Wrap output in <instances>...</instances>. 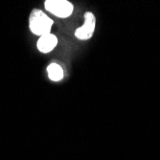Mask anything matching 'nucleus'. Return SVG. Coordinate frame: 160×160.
Returning <instances> with one entry per match:
<instances>
[{
  "label": "nucleus",
  "mask_w": 160,
  "mask_h": 160,
  "mask_svg": "<svg viewBox=\"0 0 160 160\" xmlns=\"http://www.w3.org/2000/svg\"><path fill=\"white\" fill-rule=\"evenodd\" d=\"M58 44V38L53 34H47L41 36L38 40L37 46L41 53H49L51 52Z\"/></svg>",
  "instance_id": "4"
},
{
  "label": "nucleus",
  "mask_w": 160,
  "mask_h": 160,
  "mask_svg": "<svg viewBox=\"0 0 160 160\" xmlns=\"http://www.w3.org/2000/svg\"><path fill=\"white\" fill-rule=\"evenodd\" d=\"M47 73H48L49 79L54 82H59L62 80L63 78V69L62 68L60 64L55 63V62L48 65Z\"/></svg>",
  "instance_id": "5"
},
{
  "label": "nucleus",
  "mask_w": 160,
  "mask_h": 160,
  "mask_svg": "<svg viewBox=\"0 0 160 160\" xmlns=\"http://www.w3.org/2000/svg\"><path fill=\"white\" fill-rule=\"evenodd\" d=\"M53 23V20L39 9H34L29 17V28L36 36L41 37L50 34Z\"/></svg>",
  "instance_id": "1"
},
{
  "label": "nucleus",
  "mask_w": 160,
  "mask_h": 160,
  "mask_svg": "<svg viewBox=\"0 0 160 160\" xmlns=\"http://www.w3.org/2000/svg\"><path fill=\"white\" fill-rule=\"evenodd\" d=\"M46 11L60 18H66L73 12V5L67 0H46L44 2Z\"/></svg>",
  "instance_id": "2"
},
{
  "label": "nucleus",
  "mask_w": 160,
  "mask_h": 160,
  "mask_svg": "<svg viewBox=\"0 0 160 160\" xmlns=\"http://www.w3.org/2000/svg\"><path fill=\"white\" fill-rule=\"evenodd\" d=\"M83 18L84 22L82 26H81L75 31V37L81 40H87L91 38L93 36L96 25V18L91 12H86L83 16Z\"/></svg>",
  "instance_id": "3"
}]
</instances>
